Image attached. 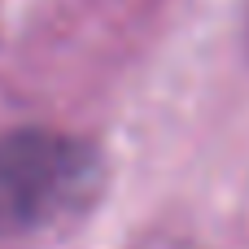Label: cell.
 Masks as SVG:
<instances>
[{
  "instance_id": "6da1fadb",
  "label": "cell",
  "mask_w": 249,
  "mask_h": 249,
  "mask_svg": "<svg viewBox=\"0 0 249 249\" xmlns=\"http://www.w3.org/2000/svg\"><path fill=\"white\" fill-rule=\"evenodd\" d=\"M101 188V158L88 140L53 127L0 136V241H22L79 219Z\"/></svg>"
}]
</instances>
